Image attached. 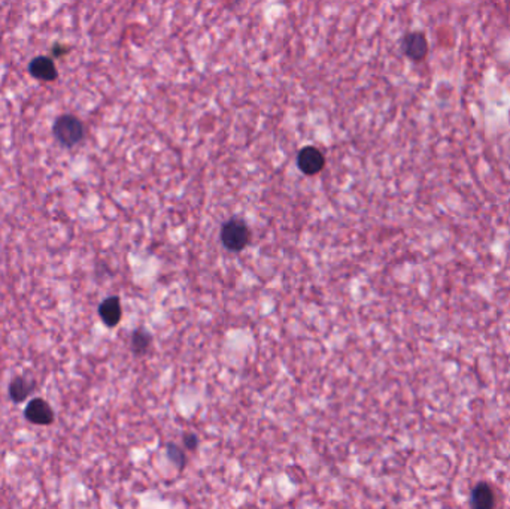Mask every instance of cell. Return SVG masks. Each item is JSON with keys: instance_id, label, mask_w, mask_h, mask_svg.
<instances>
[{"instance_id": "6da1fadb", "label": "cell", "mask_w": 510, "mask_h": 509, "mask_svg": "<svg viewBox=\"0 0 510 509\" xmlns=\"http://www.w3.org/2000/svg\"><path fill=\"white\" fill-rule=\"evenodd\" d=\"M52 135L57 142L64 148H72L84 139L85 130L82 121L70 114H64L57 118L52 124Z\"/></svg>"}, {"instance_id": "7a4b0ae2", "label": "cell", "mask_w": 510, "mask_h": 509, "mask_svg": "<svg viewBox=\"0 0 510 509\" xmlns=\"http://www.w3.org/2000/svg\"><path fill=\"white\" fill-rule=\"evenodd\" d=\"M249 229L242 220L227 221L221 229V242L222 245L233 252L242 251L249 242Z\"/></svg>"}, {"instance_id": "3957f363", "label": "cell", "mask_w": 510, "mask_h": 509, "mask_svg": "<svg viewBox=\"0 0 510 509\" xmlns=\"http://www.w3.org/2000/svg\"><path fill=\"white\" fill-rule=\"evenodd\" d=\"M24 417L27 421L38 424V426H48L54 421V411L47 401L36 398L26 406Z\"/></svg>"}, {"instance_id": "277c9868", "label": "cell", "mask_w": 510, "mask_h": 509, "mask_svg": "<svg viewBox=\"0 0 510 509\" xmlns=\"http://www.w3.org/2000/svg\"><path fill=\"white\" fill-rule=\"evenodd\" d=\"M325 164V159L322 152L315 147L303 148L297 155V166L305 175H317L319 174Z\"/></svg>"}, {"instance_id": "5b68a950", "label": "cell", "mask_w": 510, "mask_h": 509, "mask_svg": "<svg viewBox=\"0 0 510 509\" xmlns=\"http://www.w3.org/2000/svg\"><path fill=\"white\" fill-rule=\"evenodd\" d=\"M28 72L35 79L44 82H52L59 78L54 60L47 55H38V57L32 59V62L28 63Z\"/></svg>"}, {"instance_id": "8992f818", "label": "cell", "mask_w": 510, "mask_h": 509, "mask_svg": "<svg viewBox=\"0 0 510 509\" xmlns=\"http://www.w3.org/2000/svg\"><path fill=\"white\" fill-rule=\"evenodd\" d=\"M402 47H403V51L407 57L415 62H421L422 59H425V55H427V52H429L427 38H425L424 33H421V32L407 33L403 38Z\"/></svg>"}, {"instance_id": "52a82bcc", "label": "cell", "mask_w": 510, "mask_h": 509, "mask_svg": "<svg viewBox=\"0 0 510 509\" xmlns=\"http://www.w3.org/2000/svg\"><path fill=\"white\" fill-rule=\"evenodd\" d=\"M470 505L473 509H495L497 508V494L488 483H479L472 490Z\"/></svg>"}, {"instance_id": "ba28073f", "label": "cell", "mask_w": 510, "mask_h": 509, "mask_svg": "<svg viewBox=\"0 0 510 509\" xmlns=\"http://www.w3.org/2000/svg\"><path fill=\"white\" fill-rule=\"evenodd\" d=\"M98 315H101L105 326L108 328H115L117 324L121 321L123 309L121 302L117 296H110V298L105 299L101 306H98Z\"/></svg>"}, {"instance_id": "9c48e42d", "label": "cell", "mask_w": 510, "mask_h": 509, "mask_svg": "<svg viewBox=\"0 0 510 509\" xmlns=\"http://www.w3.org/2000/svg\"><path fill=\"white\" fill-rule=\"evenodd\" d=\"M36 387V383L33 379L27 376H17L11 381L9 384V398L13 403H21L24 402L28 396L33 393Z\"/></svg>"}, {"instance_id": "30bf717a", "label": "cell", "mask_w": 510, "mask_h": 509, "mask_svg": "<svg viewBox=\"0 0 510 509\" xmlns=\"http://www.w3.org/2000/svg\"><path fill=\"white\" fill-rule=\"evenodd\" d=\"M151 341H152V337L147 330H144V329L135 330L133 335H132V342H130L133 354L135 356H144L145 352L148 351V348L151 347Z\"/></svg>"}, {"instance_id": "8fae6325", "label": "cell", "mask_w": 510, "mask_h": 509, "mask_svg": "<svg viewBox=\"0 0 510 509\" xmlns=\"http://www.w3.org/2000/svg\"><path fill=\"white\" fill-rule=\"evenodd\" d=\"M167 456H169V459L170 460H172L176 466H178V469H182L183 468V466H186V454H183V451L178 447V445H175V444H167Z\"/></svg>"}, {"instance_id": "7c38bea8", "label": "cell", "mask_w": 510, "mask_h": 509, "mask_svg": "<svg viewBox=\"0 0 510 509\" xmlns=\"http://www.w3.org/2000/svg\"><path fill=\"white\" fill-rule=\"evenodd\" d=\"M183 444H186V447L188 448V449H194V448H197V436L196 435H193V433H187L186 436H183Z\"/></svg>"}]
</instances>
